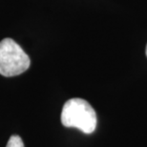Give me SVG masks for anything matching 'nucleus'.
<instances>
[{"mask_svg": "<svg viewBox=\"0 0 147 147\" xmlns=\"http://www.w3.org/2000/svg\"><path fill=\"white\" fill-rule=\"evenodd\" d=\"M61 122L65 127H76L85 134H91L96 130L98 119L89 102L76 98L65 102L61 112Z\"/></svg>", "mask_w": 147, "mask_h": 147, "instance_id": "obj_1", "label": "nucleus"}, {"mask_svg": "<svg viewBox=\"0 0 147 147\" xmlns=\"http://www.w3.org/2000/svg\"><path fill=\"white\" fill-rule=\"evenodd\" d=\"M30 65V57L16 41L11 38L0 41V75L18 76L27 71Z\"/></svg>", "mask_w": 147, "mask_h": 147, "instance_id": "obj_2", "label": "nucleus"}, {"mask_svg": "<svg viewBox=\"0 0 147 147\" xmlns=\"http://www.w3.org/2000/svg\"><path fill=\"white\" fill-rule=\"evenodd\" d=\"M6 147H24V143H23L21 138L17 135H13L9 142L7 143V146Z\"/></svg>", "mask_w": 147, "mask_h": 147, "instance_id": "obj_3", "label": "nucleus"}, {"mask_svg": "<svg viewBox=\"0 0 147 147\" xmlns=\"http://www.w3.org/2000/svg\"><path fill=\"white\" fill-rule=\"evenodd\" d=\"M145 52H146V55H147V45H146V51Z\"/></svg>", "mask_w": 147, "mask_h": 147, "instance_id": "obj_4", "label": "nucleus"}]
</instances>
